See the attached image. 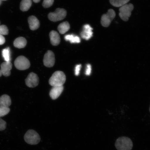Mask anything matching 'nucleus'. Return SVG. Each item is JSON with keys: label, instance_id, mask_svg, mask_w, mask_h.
Returning <instances> with one entry per match:
<instances>
[{"label": "nucleus", "instance_id": "6ab92c4d", "mask_svg": "<svg viewBox=\"0 0 150 150\" xmlns=\"http://www.w3.org/2000/svg\"><path fill=\"white\" fill-rule=\"evenodd\" d=\"M65 40L69 41L71 43H79L80 42V39L78 36L73 35H65L64 37Z\"/></svg>", "mask_w": 150, "mask_h": 150}, {"label": "nucleus", "instance_id": "a211bd4d", "mask_svg": "<svg viewBox=\"0 0 150 150\" xmlns=\"http://www.w3.org/2000/svg\"><path fill=\"white\" fill-rule=\"evenodd\" d=\"M32 3L31 0H22L20 4L21 10L23 12L28 11L30 8Z\"/></svg>", "mask_w": 150, "mask_h": 150}, {"label": "nucleus", "instance_id": "7c9ffc66", "mask_svg": "<svg viewBox=\"0 0 150 150\" xmlns=\"http://www.w3.org/2000/svg\"><path fill=\"white\" fill-rule=\"evenodd\" d=\"M1 1H2L1 0H0V5H1V2H2Z\"/></svg>", "mask_w": 150, "mask_h": 150}, {"label": "nucleus", "instance_id": "aec40b11", "mask_svg": "<svg viewBox=\"0 0 150 150\" xmlns=\"http://www.w3.org/2000/svg\"><path fill=\"white\" fill-rule=\"evenodd\" d=\"M130 0H110L111 4L116 7H121L127 4Z\"/></svg>", "mask_w": 150, "mask_h": 150}, {"label": "nucleus", "instance_id": "5701e85b", "mask_svg": "<svg viewBox=\"0 0 150 150\" xmlns=\"http://www.w3.org/2000/svg\"><path fill=\"white\" fill-rule=\"evenodd\" d=\"M54 0H44L42 6L45 8H48L53 5Z\"/></svg>", "mask_w": 150, "mask_h": 150}, {"label": "nucleus", "instance_id": "f3484780", "mask_svg": "<svg viewBox=\"0 0 150 150\" xmlns=\"http://www.w3.org/2000/svg\"><path fill=\"white\" fill-rule=\"evenodd\" d=\"M70 29V24L68 22L65 21L59 24L58 27V30L61 34L66 33Z\"/></svg>", "mask_w": 150, "mask_h": 150}, {"label": "nucleus", "instance_id": "c85d7f7f", "mask_svg": "<svg viewBox=\"0 0 150 150\" xmlns=\"http://www.w3.org/2000/svg\"><path fill=\"white\" fill-rule=\"evenodd\" d=\"M33 1L35 3H38L40 1V0H33Z\"/></svg>", "mask_w": 150, "mask_h": 150}, {"label": "nucleus", "instance_id": "4468645a", "mask_svg": "<svg viewBox=\"0 0 150 150\" xmlns=\"http://www.w3.org/2000/svg\"><path fill=\"white\" fill-rule=\"evenodd\" d=\"M50 42L53 46H57L61 42L59 35L57 32L52 30L50 33Z\"/></svg>", "mask_w": 150, "mask_h": 150}, {"label": "nucleus", "instance_id": "2eb2a0df", "mask_svg": "<svg viewBox=\"0 0 150 150\" xmlns=\"http://www.w3.org/2000/svg\"><path fill=\"white\" fill-rule=\"evenodd\" d=\"M11 104V99L9 96L4 95L0 97V107L8 108Z\"/></svg>", "mask_w": 150, "mask_h": 150}, {"label": "nucleus", "instance_id": "c756f323", "mask_svg": "<svg viewBox=\"0 0 150 150\" xmlns=\"http://www.w3.org/2000/svg\"><path fill=\"white\" fill-rule=\"evenodd\" d=\"M2 75V74L1 71V70H0V77H1Z\"/></svg>", "mask_w": 150, "mask_h": 150}, {"label": "nucleus", "instance_id": "423d86ee", "mask_svg": "<svg viewBox=\"0 0 150 150\" xmlns=\"http://www.w3.org/2000/svg\"><path fill=\"white\" fill-rule=\"evenodd\" d=\"M14 65L18 70H24L29 68L30 63L27 58L21 56L16 58L14 62Z\"/></svg>", "mask_w": 150, "mask_h": 150}, {"label": "nucleus", "instance_id": "f8f14e48", "mask_svg": "<svg viewBox=\"0 0 150 150\" xmlns=\"http://www.w3.org/2000/svg\"><path fill=\"white\" fill-rule=\"evenodd\" d=\"M63 86L53 87L50 91V95L53 100L57 99L63 91Z\"/></svg>", "mask_w": 150, "mask_h": 150}, {"label": "nucleus", "instance_id": "1a4fd4ad", "mask_svg": "<svg viewBox=\"0 0 150 150\" xmlns=\"http://www.w3.org/2000/svg\"><path fill=\"white\" fill-rule=\"evenodd\" d=\"M26 85L30 88L36 87L39 83V79L37 75L33 72L28 75L25 80Z\"/></svg>", "mask_w": 150, "mask_h": 150}, {"label": "nucleus", "instance_id": "20e7f679", "mask_svg": "<svg viewBox=\"0 0 150 150\" xmlns=\"http://www.w3.org/2000/svg\"><path fill=\"white\" fill-rule=\"evenodd\" d=\"M134 8V5L131 4H127L120 7L119 16L121 19L124 21H127L131 16V12Z\"/></svg>", "mask_w": 150, "mask_h": 150}, {"label": "nucleus", "instance_id": "4be33fe9", "mask_svg": "<svg viewBox=\"0 0 150 150\" xmlns=\"http://www.w3.org/2000/svg\"><path fill=\"white\" fill-rule=\"evenodd\" d=\"M10 111L9 108L0 107V117L7 115Z\"/></svg>", "mask_w": 150, "mask_h": 150}, {"label": "nucleus", "instance_id": "473e14b6", "mask_svg": "<svg viewBox=\"0 0 150 150\" xmlns=\"http://www.w3.org/2000/svg\"></svg>", "mask_w": 150, "mask_h": 150}, {"label": "nucleus", "instance_id": "412c9836", "mask_svg": "<svg viewBox=\"0 0 150 150\" xmlns=\"http://www.w3.org/2000/svg\"><path fill=\"white\" fill-rule=\"evenodd\" d=\"M2 56L6 62H10L11 54L10 48L7 47L2 50Z\"/></svg>", "mask_w": 150, "mask_h": 150}, {"label": "nucleus", "instance_id": "39448f33", "mask_svg": "<svg viewBox=\"0 0 150 150\" xmlns=\"http://www.w3.org/2000/svg\"><path fill=\"white\" fill-rule=\"evenodd\" d=\"M67 14V11L65 9L57 8L54 12L49 14L48 18L52 21L57 22L64 19L66 16Z\"/></svg>", "mask_w": 150, "mask_h": 150}, {"label": "nucleus", "instance_id": "dca6fc26", "mask_svg": "<svg viewBox=\"0 0 150 150\" xmlns=\"http://www.w3.org/2000/svg\"><path fill=\"white\" fill-rule=\"evenodd\" d=\"M27 44V41L22 37L18 38L14 42V45L16 48H22L25 47Z\"/></svg>", "mask_w": 150, "mask_h": 150}, {"label": "nucleus", "instance_id": "ddd939ff", "mask_svg": "<svg viewBox=\"0 0 150 150\" xmlns=\"http://www.w3.org/2000/svg\"><path fill=\"white\" fill-rule=\"evenodd\" d=\"M28 23L30 29L32 30H35L38 29L40 26V22L36 17L31 16L28 18Z\"/></svg>", "mask_w": 150, "mask_h": 150}, {"label": "nucleus", "instance_id": "bb28decb", "mask_svg": "<svg viewBox=\"0 0 150 150\" xmlns=\"http://www.w3.org/2000/svg\"><path fill=\"white\" fill-rule=\"evenodd\" d=\"M81 67V64L77 65L75 67V74L76 76H78L80 74V71Z\"/></svg>", "mask_w": 150, "mask_h": 150}, {"label": "nucleus", "instance_id": "9d476101", "mask_svg": "<svg viewBox=\"0 0 150 150\" xmlns=\"http://www.w3.org/2000/svg\"><path fill=\"white\" fill-rule=\"evenodd\" d=\"M93 28L89 24H86L83 27V30L80 35L82 38L86 40H89L93 36Z\"/></svg>", "mask_w": 150, "mask_h": 150}, {"label": "nucleus", "instance_id": "6e6552de", "mask_svg": "<svg viewBox=\"0 0 150 150\" xmlns=\"http://www.w3.org/2000/svg\"><path fill=\"white\" fill-rule=\"evenodd\" d=\"M55 55L51 50H48L44 56L43 62L45 66L48 67H53L55 63Z\"/></svg>", "mask_w": 150, "mask_h": 150}, {"label": "nucleus", "instance_id": "393cba45", "mask_svg": "<svg viewBox=\"0 0 150 150\" xmlns=\"http://www.w3.org/2000/svg\"><path fill=\"white\" fill-rule=\"evenodd\" d=\"M6 127V123L0 118V131L5 130Z\"/></svg>", "mask_w": 150, "mask_h": 150}, {"label": "nucleus", "instance_id": "b1692460", "mask_svg": "<svg viewBox=\"0 0 150 150\" xmlns=\"http://www.w3.org/2000/svg\"><path fill=\"white\" fill-rule=\"evenodd\" d=\"M8 34V30L6 26L0 25V35H7Z\"/></svg>", "mask_w": 150, "mask_h": 150}, {"label": "nucleus", "instance_id": "2f4dec72", "mask_svg": "<svg viewBox=\"0 0 150 150\" xmlns=\"http://www.w3.org/2000/svg\"><path fill=\"white\" fill-rule=\"evenodd\" d=\"M1 1H6V0H1Z\"/></svg>", "mask_w": 150, "mask_h": 150}, {"label": "nucleus", "instance_id": "0eeeda50", "mask_svg": "<svg viewBox=\"0 0 150 150\" xmlns=\"http://www.w3.org/2000/svg\"><path fill=\"white\" fill-rule=\"evenodd\" d=\"M116 16V13L113 9H109L107 13L103 15L101 19V23L103 27H108Z\"/></svg>", "mask_w": 150, "mask_h": 150}, {"label": "nucleus", "instance_id": "7ed1b4c3", "mask_svg": "<svg viewBox=\"0 0 150 150\" xmlns=\"http://www.w3.org/2000/svg\"><path fill=\"white\" fill-rule=\"evenodd\" d=\"M24 139L27 144L31 145H35L40 142L41 138L36 131L33 130H29L24 135Z\"/></svg>", "mask_w": 150, "mask_h": 150}, {"label": "nucleus", "instance_id": "a878e982", "mask_svg": "<svg viewBox=\"0 0 150 150\" xmlns=\"http://www.w3.org/2000/svg\"><path fill=\"white\" fill-rule=\"evenodd\" d=\"M91 64H88L86 67L85 74L87 76H89L91 75Z\"/></svg>", "mask_w": 150, "mask_h": 150}, {"label": "nucleus", "instance_id": "cd10ccee", "mask_svg": "<svg viewBox=\"0 0 150 150\" xmlns=\"http://www.w3.org/2000/svg\"><path fill=\"white\" fill-rule=\"evenodd\" d=\"M5 42V38L3 35H0V45H2L4 44Z\"/></svg>", "mask_w": 150, "mask_h": 150}, {"label": "nucleus", "instance_id": "f257e3e1", "mask_svg": "<svg viewBox=\"0 0 150 150\" xmlns=\"http://www.w3.org/2000/svg\"><path fill=\"white\" fill-rule=\"evenodd\" d=\"M66 80V76L61 71H57L52 75L49 80V84L52 87L63 86Z\"/></svg>", "mask_w": 150, "mask_h": 150}, {"label": "nucleus", "instance_id": "9b49d317", "mask_svg": "<svg viewBox=\"0 0 150 150\" xmlns=\"http://www.w3.org/2000/svg\"><path fill=\"white\" fill-rule=\"evenodd\" d=\"M12 67V64L11 62H5L2 63L1 70L2 74L5 76H10Z\"/></svg>", "mask_w": 150, "mask_h": 150}, {"label": "nucleus", "instance_id": "f03ea898", "mask_svg": "<svg viewBox=\"0 0 150 150\" xmlns=\"http://www.w3.org/2000/svg\"><path fill=\"white\" fill-rule=\"evenodd\" d=\"M115 146L118 150H131L133 147V143L130 138L122 137L116 140Z\"/></svg>", "mask_w": 150, "mask_h": 150}]
</instances>
